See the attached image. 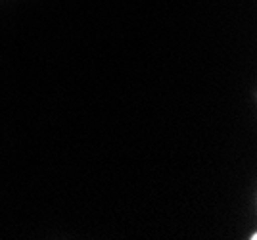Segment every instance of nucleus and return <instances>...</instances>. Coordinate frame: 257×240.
<instances>
[]
</instances>
